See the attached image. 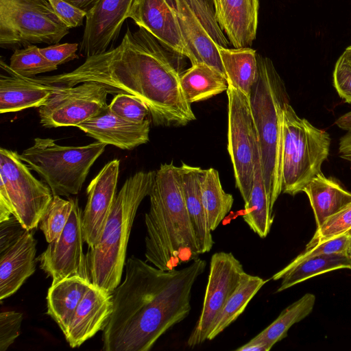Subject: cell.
I'll use <instances>...</instances> for the list:
<instances>
[{"label": "cell", "mask_w": 351, "mask_h": 351, "mask_svg": "<svg viewBox=\"0 0 351 351\" xmlns=\"http://www.w3.org/2000/svg\"><path fill=\"white\" fill-rule=\"evenodd\" d=\"M134 0H100L86 16L80 53L86 57L112 49Z\"/></svg>", "instance_id": "15"}, {"label": "cell", "mask_w": 351, "mask_h": 351, "mask_svg": "<svg viewBox=\"0 0 351 351\" xmlns=\"http://www.w3.org/2000/svg\"><path fill=\"white\" fill-rule=\"evenodd\" d=\"M333 84L339 95L351 104V65L341 56L335 66Z\"/></svg>", "instance_id": "39"}, {"label": "cell", "mask_w": 351, "mask_h": 351, "mask_svg": "<svg viewBox=\"0 0 351 351\" xmlns=\"http://www.w3.org/2000/svg\"><path fill=\"white\" fill-rule=\"evenodd\" d=\"M91 282L70 277L53 284L47 295V313L64 333Z\"/></svg>", "instance_id": "24"}, {"label": "cell", "mask_w": 351, "mask_h": 351, "mask_svg": "<svg viewBox=\"0 0 351 351\" xmlns=\"http://www.w3.org/2000/svg\"><path fill=\"white\" fill-rule=\"evenodd\" d=\"M112 293L91 283L64 332L71 348L80 347L103 330L112 311Z\"/></svg>", "instance_id": "18"}, {"label": "cell", "mask_w": 351, "mask_h": 351, "mask_svg": "<svg viewBox=\"0 0 351 351\" xmlns=\"http://www.w3.org/2000/svg\"><path fill=\"white\" fill-rule=\"evenodd\" d=\"M200 188L208 224L213 231L230 211L234 197L223 190L218 171L212 167L203 169Z\"/></svg>", "instance_id": "31"}, {"label": "cell", "mask_w": 351, "mask_h": 351, "mask_svg": "<svg viewBox=\"0 0 351 351\" xmlns=\"http://www.w3.org/2000/svg\"><path fill=\"white\" fill-rule=\"evenodd\" d=\"M18 152L0 149V184L6 191L13 215L23 228L33 230L53 199L49 186L36 179Z\"/></svg>", "instance_id": "11"}, {"label": "cell", "mask_w": 351, "mask_h": 351, "mask_svg": "<svg viewBox=\"0 0 351 351\" xmlns=\"http://www.w3.org/2000/svg\"><path fill=\"white\" fill-rule=\"evenodd\" d=\"M271 349L263 342L256 341L252 339L247 343L237 348L236 351H269Z\"/></svg>", "instance_id": "44"}, {"label": "cell", "mask_w": 351, "mask_h": 351, "mask_svg": "<svg viewBox=\"0 0 351 351\" xmlns=\"http://www.w3.org/2000/svg\"><path fill=\"white\" fill-rule=\"evenodd\" d=\"M346 254H347L348 258L351 260V237L350 238V240H349V242H348V246L346 248Z\"/></svg>", "instance_id": "48"}, {"label": "cell", "mask_w": 351, "mask_h": 351, "mask_svg": "<svg viewBox=\"0 0 351 351\" xmlns=\"http://www.w3.org/2000/svg\"><path fill=\"white\" fill-rule=\"evenodd\" d=\"M23 314L16 311L0 313V350L5 351L20 333Z\"/></svg>", "instance_id": "38"}, {"label": "cell", "mask_w": 351, "mask_h": 351, "mask_svg": "<svg viewBox=\"0 0 351 351\" xmlns=\"http://www.w3.org/2000/svg\"><path fill=\"white\" fill-rule=\"evenodd\" d=\"M351 232V202L327 218L306 245L312 247L331 239Z\"/></svg>", "instance_id": "35"}, {"label": "cell", "mask_w": 351, "mask_h": 351, "mask_svg": "<svg viewBox=\"0 0 351 351\" xmlns=\"http://www.w3.org/2000/svg\"><path fill=\"white\" fill-rule=\"evenodd\" d=\"M74 204V199H64L58 195H53L48 208L39 223L48 243L58 238L63 231L70 217Z\"/></svg>", "instance_id": "34"}, {"label": "cell", "mask_w": 351, "mask_h": 351, "mask_svg": "<svg viewBox=\"0 0 351 351\" xmlns=\"http://www.w3.org/2000/svg\"><path fill=\"white\" fill-rule=\"evenodd\" d=\"M341 56L351 65V46L345 49Z\"/></svg>", "instance_id": "47"}, {"label": "cell", "mask_w": 351, "mask_h": 351, "mask_svg": "<svg viewBox=\"0 0 351 351\" xmlns=\"http://www.w3.org/2000/svg\"><path fill=\"white\" fill-rule=\"evenodd\" d=\"M171 2L191 64H206L226 77L218 46L228 47L230 42L217 22L211 0Z\"/></svg>", "instance_id": "9"}, {"label": "cell", "mask_w": 351, "mask_h": 351, "mask_svg": "<svg viewBox=\"0 0 351 351\" xmlns=\"http://www.w3.org/2000/svg\"><path fill=\"white\" fill-rule=\"evenodd\" d=\"M245 273L241 262L231 252H219L210 258L202 308L187 345L203 343L216 319Z\"/></svg>", "instance_id": "13"}, {"label": "cell", "mask_w": 351, "mask_h": 351, "mask_svg": "<svg viewBox=\"0 0 351 351\" xmlns=\"http://www.w3.org/2000/svg\"><path fill=\"white\" fill-rule=\"evenodd\" d=\"M206 261L160 269L135 256L125 265V274L112 292V311L103 329L105 351H148L169 329L190 313L191 296Z\"/></svg>", "instance_id": "2"}, {"label": "cell", "mask_w": 351, "mask_h": 351, "mask_svg": "<svg viewBox=\"0 0 351 351\" xmlns=\"http://www.w3.org/2000/svg\"><path fill=\"white\" fill-rule=\"evenodd\" d=\"M180 86L189 104L202 101L226 91V77L204 63L193 64L180 75Z\"/></svg>", "instance_id": "28"}, {"label": "cell", "mask_w": 351, "mask_h": 351, "mask_svg": "<svg viewBox=\"0 0 351 351\" xmlns=\"http://www.w3.org/2000/svg\"><path fill=\"white\" fill-rule=\"evenodd\" d=\"M42 55L53 64L58 66L78 58L76 53L77 43L53 44L44 48H39Z\"/></svg>", "instance_id": "40"}, {"label": "cell", "mask_w": 351, "mask_h": 351, "mask_svg": "<svg viewBox=\"0 0 351 351\" xmlns=\"http://www.w3.org/2000/svg\"><path fill=\"white\" fill-rule=\"evenodd\" d=\"M36 241L25 230L8 248L0 253V299L13 295L36 269Z\"/></svg>", "instance_id": "21"}, {"label": "cell", "mask_w": 351, "mask_h": 351, "mask_svg": "<svg viewBox=\"0 0 351 351\" xmlns=\"http://www.w3.org/2000/svg\"><path fill=\"white\" fill-rule=\"evenodd\" d=\"M339 155L343 159L351 156V130H348L340 139Z\"/></svg>", "instance_id": "43"}, {"label": "cell", "mask_w": 351, "mask_h": 351, "mask_svg": "<svg viewBox=\"0 0 351 351\" xmlns=\"http://www.w3.org/2000/svg\"><path fill=\"white\" fill-rule=\"evenodd\" d=\"M60 19L69 28L83 24L87 12L64 0H49Z\"/></svg>", "instance_id": "41"}, {"label": "cell", "mask_w": 351, "mask_h": 351, "mask_svg": "<svg viewBox=\"0 0 351 351\" xmlns=\"http://www.w3.org/2000/svg\"><path fill=\"white\" fill-rule=\"evenodd\" d=\"M98 141L121 149H132L149 141L150 120L136 123L113 113L108 107L97 116L76 126Z\"/></svg>", "instance_id": "19"}, {"label": "cell", "mask_w": 351, "mask_h": 351, "mask_svg": "<svg viewBox=\"0 0 351 351\" xmlns=\"http://www.w3.org/2000/svg\"><path fill=\"white\" fill-rule=\"evenodd\" d=\"M315 303L314 294L307 293L285 308L267 328L256 335L253 340L263 342L270 349L287 336L288 330L295 324L307 317Z\"/></svg>", "instance_id": "32"}, {"label": "cell", "mask_w": 351, "mask_h": 351, "mask_svg": "<svg viewBox=\"0 0 351 351\" xmlns=\"http://www.w3.org/2000/svg\"><path fill=\"white\" fill-rule=\"evenodd\" d=\"M336 124L343 130H351V112L339 117L337 120Z\"/></svg>", "instance_id": "46"}, {"label": "cell", "mask_w": 351, "mask_h": 351, "mask_svg": "<svg viewBox=\"0 0 351 351\" xmlns=\"http://www.w3.org/2000/svg\"><path fill=\"white\" fill-rule=\"evenodd\" d=\"M145 215V256L156 267L169 271L201 254L184 199L178 167L161 164L156 171Z\"/></svg>", "instance_id": "3"}, {"label": "cell", "mask_w": 351, "mask_h": 351, "mask_svg": "<svg viewBox=\"0 0 351 351\" xmlns=\"http://www.w3.org/2000/svg\"><path fill=\"white\" fill-rule=\"evenodd\" d=\"M219 25L234 48L250 47L256 38L259 0H211Z\"/></svg>", "instance_id": "20"}, {"label": "cell", "mask_w": 351, "mask_h": 351, "mask_svg": "<svg viewBox=\"0 0 351 351\" xmlns=\"http://www.w3.org/2000/svg\"><path fill=\"white\" fill-rule=\"evenodd\" d=\"M341 269H351V260L346 253L322 254L287 265L274 274L271 279L281 280L277 289L280 292L314 276Z\"/></svg>", "instance_id": "26"}, {"label": "cell", "mask_w": 351, "mask_h": 351, "mask_svg": "<svg viewBox=\"0 0 351 351\" xmlns=\"http://www.w3.org/2000/svg\"><path fill=\"white\" fill-rule=\"evenodd\" d=\"M0 223L1 253L12 245L26 229L14 215Z\"/></svg>", "instance_id": "42"}, {"label": "cell", "mask_w": 351, "mask_h": 351, "mask_svg": "<svg viewBox=\"0 0 351 351\" xmlns=\"http://www.w3.org/2000/svg\"><path fill=\"white\" fill-rule=\"evenodd\" d=\"M9 67L14 73L25 77H34L38 74L51 72L58 69V66L42 55L36 45L14 51Z\"/></svg>", "instance_id": "33"}, {"label": "cell", "mask_w": 351, "mask_h": 351, "mask_svg": "<svg viewBox=\"0 0 351 351\" xmlns=\"http://www.w3.org/2000/svg\"><path fill=\"white\" fill-rule=\"evenodd\" d=\"M155 174L156 171H141L125 181L99 240L86 254L90 282L104 291L112 293L121 282L131 228Z\"/></svg>", "instance_id": "4"}, {"label": "cell", "mask_w": 351, "mask_h": 351, "mask_svg": "<svg viewBox=\"0 0 351 351\" xmlns=\"http://www.w3.org/2000/svg\"><path fill=\"white\" fill-rule=\"evenodd\" d=\"M178 171L184 199L201 254L208 252L214 241L202 199L200 182L203 169L182 163Z\"/></svg>", "instance_id": "23"}, {"label": "cell", "mask_w": 351, "mask_h": 351, "mask_svg": "<svg viewBox=\"0 0 351 351\" xmlns=\"http://www.w3.org/2000/svg\"><path fill=\"white\" fill-rule=\"evenodd\" d=\"M244 221L261 238L269 234L274 221L273 209L263 180L260 154L255 165L253 185L248 200L245 202Z\"/></svg>", "instance_id": "29"}, {"label": "cell", "mask_w": 351, "mask_h": 351, "mask_svg": "<svg viewBox=\"0 0 351 351\" xmlns=\"http://www.w3.org/2000/svg\"><path fill=\"white\" fill-rule=\"evenodd\" d=\"M119 160L106 163L86 189L87 202L82 216L84 241L88 247L96 244L117 197Z\"/></svg>", "instance_id": "16"}, {"label": "cell", "mask_w": 351, "mask_h": 351, "mask_svg": "<svg viewBox=\"0 0 351 351\" xmlns=\"http://www.w3.org/2000/svg\"><path fill=\"white\" fill-rule=\"evenodd\" d=\"M108 108L118 117L136 123L145 121L150 115L149 110L145 104L138 98L125 93L115 95Z\"/></svg>", "instance_id": "36"}, {"label": "cell", "mask_w": 351, "mask_h": 351, "mask_svg": "<svg viewBox=\"0 0 351 351\" xmlns=\"http://www.w3.org/2000/svg\"><path fill=\"white\" fill-rule=\"evenodd\" d=\"M171 52L144 28L128 27L117 47L86 57L74 70L32 78L61 87L97 82L110 94H129L142 101L156 125H185L196 117L182 90Z\"/></svg>", "instance_id": "1"}, {"label": "cell", "mask_w": 351, "mask_h": 351, "mask_svg": "<svg viewBox=\"0 0 351 351\" xmlns=\"http://www.w3.org/2000/svg\"><path fill=\"white\" fill-rule=\"evenodd\" d=\"M228 84L248 97L258 78L257 54L250 47L228 48L218 46Z\"/></svg>", "instance_id": "27"}, {"label": "cell", "mask_w": 351, "mask_h": 351, "mask_svg": "<svg viewBox=\"0 0 351 351\" xmlns=\"http://www.w3.org/2000/svg\"><path fill=\"white\" fill-rule=\"evenodd\" d=\"M106 145L96 141L82 146H64L52 138H36L20 158L41 177L53 195L69 197L81 191L90 167Z\"/></svg>", "instance_id": "7"}, {"label": "cell", "mask_w": 351, "mask_h": 351, "mask_svg": "<svg viewBox=\"0 0 351 351\" xmlns=\"http://www.w3.org/2000/svg\"><path fill=\"white\" fill-rule=\"evenodd\" d=\"M49 0H0V47L58 43L69 32Z\"/></svg>", "instance_id": "8"}, {"label": "cell", "mask_w": 351, "mask_h": 351, "mask_svg": "<svg viewBox=\"0 0 351 351\" xmlns=\"http://www.w3.org/2000/svg\"><path fill=\"white\" fill-rule=\"evenodd\" d=\"M309 199L317 227L330 216L351 202V193L322 172L314 177L303 189Z\"/></svg>", "instance_id": "25"}, {"label": "cell", "mask_w": 351, "mask_h": 351, "mask_svg": "<svg viewBox=\"0 0 351 351\" xmlns=\"http://www.w3.org/2000/svg\"><path fill=\"white\" fill-rule=\"evenodd\" d=\"M82 212L77 199L69 220L60 235L49 243L39 256L40 268L52 278V283L70 277H79L90 281L86 254L84 253V241Z\"/></svg>", "instance_id": "14"}, {"label": "cell", "mask_w": 351, "mask_h": 351, "mask_svg": "<svg viewBox=\"0 0 351 351\" xmlns=\"http://www.w3.org/2000/svg\"><path fill=\"white\" fill-rule=\"evenodd\" d=\"M0 66L7 74L0 75V113L39 108L46 103L56 86L42 84L32 77L12 72L3 60Z\"/></svg>", "instance_id": "22"}, {"label": "cell", "mask_w": 351, "mask_h": 351, "mask_svg": "<svg viewBox=\"0 0 351 351\" xmlns=\"http://www.w3.org/2000/svg\"><path fill=\"white\" fill-rule=\"evenodd\" d=\"M108 94L105 86L94 82L56 86L46 103L38 108L40 123L46 128L76 127L108 107Z\"/></svg>", "instance_id": "12"}, {"label": "cell", "mask_w": 351, "mask_h": 351, "mask_svg": "<svg viewBox=\"0 0 351 351\" xmlns=\"http://www.w3.org/2000/svg\"><path fill=\"white\" fill-rule=\"evenodd\" d=\"M128 18L175 53L186 57L175 8L171 0H134Z\"/></svg>", "instance_id": "17"}, {"label": "cell", "mask_w": 351, "mask_h": 351, "mask_svg": "<svg viewBox=\"0 0 351 351\" xmlns=\"http://www.w3.org/2000/svg\"><path fill=\"white\" fill-rule=\"evenodd\" d=\"M267 281L245 272L216 319L207 340H213L232 324Z\"/></svg>", "instance_id": "30"}, {"label": "cell", "mask_w": 351, "mask_h": 351, "mask_svg": "<svg viewBox=\"0 0 351 351\" xmlns=\"http://www.w3.org/2000/svg\"><path fill=\"white\" fill-rule=\"evenodd\" d=\"M351 232L331 239L312 247L305 249L288 265H292L303 259L322 254L346 253Z\"/></svg>", "instance_id": "37"}, {"label": "cell", "mask_w": 351, "mask_h": 351, "mask_svg": "<svg viewBox=\"0 0 351 351\" xmlns=\"http://www.w3.org/2000/svg\"><path fill=\"white\" fill-rule=\"evenodd\" d=\"M75 7L89 12L100 0H64Z\"/></svg>", "instance_id": "45"}, {"label": "cell", "mask_w": 351, "mask_h": 351, "mask_svg": "<svg viewBox=\"0 0 351 351\" xmlns=\"http://www.w3.org/2000/svg\"><path fill=\"white\" fill-rule=\"evenodd\" d=\"M257 60L258 78L249 98L258 136L263 180L273 209L282 193V108L289 98L272 61L260 55H257Z\"/></svg>", "instance_id": "5"}, {"label": "cell", "mask_w": 351, "mask_h": 351, "mask_svg": "<svg viewBox=\"0 0 351 351\" xmlns=\"http://www.w3.org/2000/svg\"><path fill=\"white\" fill-rule=\"evenodd\" d=\"M228 151L232 164L236 187L246 202L254 180L255 165L259 155L256 129L250 98L228 85Z\"/></svg>", "instance_id": "10"}, {"label": "cell", "mask_w": 351, "mask_h": 351, "mask_svg": "<svg viewBox=\"0 0 351 351\" xmlns=\"http://www.w3.org/2000/svg\"><path fill=\"white\" fill-rule=\"evenodd\" d=\"M330 137L325 130L300 117L289 101L282 119V193L295 195L317 174L327 159Z\"/></svg>", "instance_id": "6"}]
</instances>
